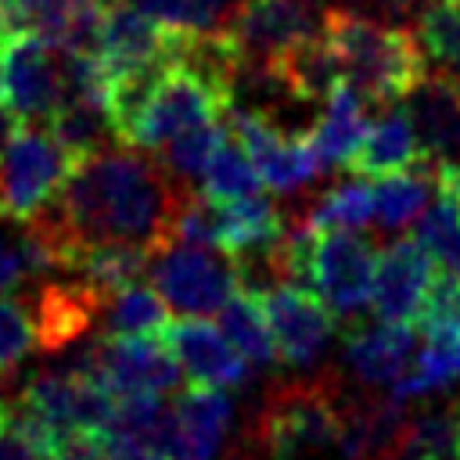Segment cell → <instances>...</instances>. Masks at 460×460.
Instances as JSON below:
<instances>
[{
    "mask_svg": "<svg viewBox=\"0 0 460 460\" xmlns=\"http://www.w3.org/2000/svg\"><path fill=\"white\" fill-rule=\"evenodd\" d=\"M431 288V259L417 237H395L374 259L370 309L377 320L417 323L424 295Z\"/></svg>",
    "mask_w": 460,
    "mask_h": 460,
    "instance_id": "obj_13",
    "label": "cell"
},
{
    "mask_svg": "<svg viewBox=\"0 0 460 460\" xmlns=\"http://www.w3.org/2000/svg\"><path fill=\"white\" fill-rule=\"evenodd\" d=\"M0 97L22 115V122H47L61 101V47L32 29L7 32Z\"/></svg>",
    "mask_w": 460,
    "mask_h": 460,
    "instance_id": "obj_9",
    "label": "cell"
},
{
    "mask_svg": "<svg viewBox=\"0 0 460 460\" xmlns=\"http://www.w3.org/2000/svg\"><path fill=\"white\" fill-rule=\"evenodd\" d=\"M126 4L151 14L158 25L176 29V32H190V36L216 32L226 22V14L234 11L230 0H126Z\"/></svg>",
    "mask_w": 460,
    "mask_h": 460,
    "instance_id": "obj_29",
    "label": "cell"
},
{
    "mask_svg": "<svg viewBox=\"0 0 460 460\" xmlns=\"http://www.w3.org/2000/svg\"><path fill=\"white\" fill-rule=\"evenodd\" d=\"M187 194L165 162L119 140L83 158L58 198L29 223L54 252L58 270H72L75 255L101 241H133L151 252L165 248Z\"/></svg>",
    "mask_w": 460,
    "mask_h": 460,
    "instance_id": "obj_1",
    "label": "cell"
},
{
    "mask_svg": "<svg viewBox=\"0 0 460 460\" xmlns=\"http://www.w3.org/2000/svg\"><path fill=\"white\" fill-rule=\"evenodd\" d=\"M388 460H460V410H424L406 420Z\"/></svg>",
    "mask_w": 460,
    "mask_h": 460,
    "instance_id": "obj_24",
    "label": "cell"
},
{
    "mask_svg": "<svg viewBox=\"0 0 460 460\" xmlns=\"http://www.w3.org/2000/svg\"><path fill=\"white\" fill-rule=\"evenodd\" d=\"M79 162L50 133V126H22L0 151V216L29 223L43 212Z\"/></svg>",
    "mask_w": 460,
    "mask_h": 460,
    "instance_id": "obj_4",
    "label": "cell"
},
{
    "mask_svg": "<svg viewBox=\"0 0 460 460\" xmlns=\"http://www.w3.org/2000/svg\"><path fill=\"white\" fill-rule=\"evenodd\" d=\"M374 259V244L359 230H320L309 288L334 309V316H356L370 305Z\"/></svg>",
    "mask_w": 460,
    "mask_h": 460,
    "instance_id": "obj_10",
    "label": "cell"
},
{
    "mask_svg": "<svg viewBox=\"0 0 460 460\" xmlns=\"http://www.w3.org/2000/svg\"><path fill=\"white\" fill-rule=\"evenodd\" d=\"M367 133V111H363V97L341 83L331 97H327V108L323 115L313 122L309 129V140H313V151L320 158L323 169H345L352 151L359 147Z\"/></svg>",
    "mask_w": 460,
    "mask_h": 460,
    "instance_id": "obj_19",
    "label": "cell"
},
{
    "mask_svg": "<svg viewBox=\"0 0 460 460\" xmlns=\"http://www.w3.org/2000/svg\"><path fill=\"white\" fill-rule=\"evenodd\" d=\"M255 295L270 320L280 363L295 370H309L331 349V338L338 331L334 309L313 288L295 284V280H277Z\"/></svg>",
    "mask_w": 460,
    "mask_h": 460,
    "instance_id": "obj_6",
    "label": "cell"
},
{
    "mask_svg": "<svg viewBox=\"0 0 460 460\" xmlns=\"http://www.w3.org/2000/svg\"><path fill=\"white\" fill-rule=\"evenodd\" d=\"M320 18L323 11L316 0H241L226 14L219 32L230 40L244 72V68H262L288 43L316 32Z\"/></svg>",
    "mask_w": 460,
    "mask_h": 460,
    "instance_id": "obj_7",
    "label": "cell"
},
{
    "mask_svg": "<svg viewBox=\"0 0 460 460\" xmlns=\"http://www.w3.org/2000/svg\"><path fill=\"white\" fill-rule=\"evenodd\" d=\"M417 241L438 273L460 277V198L435 180V201L417 219Z\"/></svg>",
    "mask_w": 460,
    "mask_h": 460,
    "instance_id": "obj_26",
    "label": "cell"
},
{
    "mask_svg": "<svg viewBox=\"0 0 460 460\" xmlns=\"http://www.w3.org/2000/svg\"><path fill=\"white\" fill-rule=\"evenodd\" d=\"M234 424V399L226 388L194 385L172 399V420L162 453L172 460H219Z\"/></svg>",
    "mask_w": 460,
    "mask_h": 460,
    "instance_id": "obj_12",
    "label": "cell"
},
{
    "mask_svg": "<svg viewBox=\"0 0 460 460\" xmlns=\"http://www.w3.org/2000/svg\"><path fill=\"white\" fill-rule=\"evenodd\" d=\"M219 327L223 334L230 338V345L252 363V367H277L280 363V352H277V341H273V331H270V320L262 313V302L255 291L241 288L234 291L223 309H219Z\"/></svg>",
    "mask_w": 460,
    "mask_h": 460,
    "instance_id": "obj_21",
    "label": "cell"
},
{
    "mask_svg": "<svg viewBox=\"0 0 460 460\" xmlns=\"http://www.w3.org/2000/svg\"><path fill=\"white\" fill-rule=\"evenodd\" d=\"M104 334H162L169 323V302L158 295L155 284H126L108 295L101 309Z\"/></svg>",
    "mask_w": 460,
    "mask_h": 460,
    "instance_id": "obj_25",
    "label": "cell"
},
{
    "mask_svg": "<svg viewBox=\"0 0 460 460\" xmlns=\"http://www.w3.org/2000/svg\"><path fill=\"white\" fill-rule=\"evenodd\" d=\"M4 43H7V29L0 25V65H4Z\"/></svg>",
    "mask_w": 460,
    "mask_h": 460,
    "instance_id": "obj_35",
    "label": "cell"
},
{
    "mask_svg": "<svg viewBox=\"0 0 460 460\" xmlns=\"http://www.w3.org/2000/svg\"><path fill=\"white\" fill-rule=\"evenodd\" d=\"M151 255H155L151 248L133 244V241H101V244L83 248L68 273L83 277L90 288H97L108 298L119 288L140 280V273L151 266Z\"/></svg>",
    "mask_w": 460,
    "mask_h": 460,
    "instance_id": "obj_22",
    "label": "cell"
},
{
    "mask_svg": "<svg viewBox=\"0 0 460 460\" xmlns=\"http://www.w3.org/2000/svg\"><path fill=\"white\" fill-rule=\"evenodd\" d=\"M262 72L270 75V83L298 101H327L341 83V61L338 50L331 47V40L316 29L295 43H288L277 58H270L262 65Z\"/></svg>",
    "mask_w": 460,
    "mask_h": 460,
    "instance_id": "obj_15",
    "label": "cell"
},
{
    "mask_svg": "<svg viewBox=\"0 0 460 460\" xmlns=\"http://www.w3.org/2000/svg\"><path fill=\"white\" fill-rule=\"evenodd\" d=\"M151 284L180 316H208L244 288V277L234 255L223 259L216 255V248L169 241L151 255Z\"/></svg>",
    "mask_w": 460,
    "mask_h": 460,
    "instance_id": "obj_5",
    "label": "cell"
},
{
    "mask_svg": "<svg viewBox=\"0 0 460 460\" xmlns=\"http://www.w3.org/2000/svg\"><path fill=\"white\" fill-rule=\"evenodd\" d=\"M226 133H230V126H223L219 119L183 129L180 137H172V140L162 147V162H165V169H169L172 176H180V180H194V176H201L205 165H208V158L216 155V147L226 140Z\"/></svg>",
    "mask_w": 460,
    "mask_h": 460,
    "instance_id": "obj_30",
    "label": "cell"
},
{
    "mask_svg": "<svg viewBox=\"0 0 460 460\" xmlns=\"http://www.w3.org/2000/svg\"><path fill=\"white\" fill-rule=\"evenodd\" d=\"M320 32L338 50L345 83L367 104L385 108L406 101L428 79L417 32L406 25H392L352 7H323Z\"/></svg>",
    "mask_w": 460,
    "mask_h": 460,
    "instance_id": "obj_2",
    "label": "cell"
},
{
    "mask_svg": "<svg viewBox=\"0 0 460 460\" xmlns=\"http://www.w3.org/2000/svg\"><path fill=\"white\" fill-rule=\"evenodd\" d=\"M226 115H230L226 126L244 144V151L252 155V162L262 176V187H270L277 194H295L323 172L309 133H284L255 108H234L230 104Z\"/></svg>",
    "mask_w": 460,
    "mask_h": 460,
    "instance_id": "obj_8",
    "label": "cell"
},
{
    "mask_svg": "<svg viewBox=\"0 0 460 460\" xmlns=\"http://www.w3.org/2000/svg\"><path fill=\"white\" fill-rule=\"evenodd\" d=\"M424 158L428 155H424V144L417 137V126H413L410 111L395 108L385 119H377L374 126H367V133H363V140L352 151V158H349L345 169L356 172V176L377 180V176L410 169V165H417Z\"/></svg>",
    "mask_w": 460,
    "mask_h": 460,
    "instance_id": "obj_17",
    "label": "cell"
},
{
    "mask_svg": "<svg viewBox=\"0 0 460 460\" xmlns=\"http://www.w3.org/2000/svg\"><path fill=\"white\" fill-rule=\"evenodd\" d=\"M417 327L424 338H460V277L438 273V280H431Z\"/></svg>",
    "mask_w": 460,
    "mask_h": 460,
    "instance_id": "obj_31",
    "label": "cell"
},
{
    "mask_svg": "<svg viewBox=\"0 0 460 460\" xmlns=\"http://www.w3.org/2000/svg\"><path fill=\"white\" fill-rule=\"evenodd\" d=\"M40 349L32 313L22 298L0 295V370H14L25 356Z\"/></svg>",
    "mask_w": 460,
    "mask_h": 460,
    "instance_id": "obj_32",
    "label": "cell"
},
{
    "mask_svg": "<svg viewBox=\"0 0 460 460\" xmlns=\"http://www.w3.org/2000/svg\"><path fill=\"white\" fill-rule=\"evenodd\" d=\"M413 363V323L377 320L345 331V367L370 388H392Z\"/></svg>",
    "mask_w": 460,
    "mask_h": 460,
    "instance_id": "obj_16",
    "label": "cell"
},
{
    "mask_svg": "<svg viewBox=\"0 0 460 460\" xmlns=\"http://www.w3.org/2000/svg\"><path fill=\"white\" fill-rule=\"evenodd\" d=\"M262 190V176L252 162V155L244 151V144L226 133V140L216 147V155L208 158L205 172H201V194L216 198V201H234V198H248Z\"/></svg>",
    "mask_w": 460,
    "mask_h": 460,
    "instance_id": "obj_28",
    "label": "cell"
},
{
    "mask_svg": "<svg viewBox=\"0 0 460 460\" xmlns=\"http://www.w3.org/2000/svg\"><path fill=\"white\" fill-rule=\"evenodd\" d=\"M413 32L424 50L428 75H442L460 86V0H431Z\"/></svg>",
    "mask_w": 460,
    "mask_h": 460,
    "instance_id": "obj_23",
    "label": "cell"
},
{
    "mask_svg": "<svg viewBox=\"0 0 460 460\" xmlns=\"http://www.w3.org/2000/svg\"><path fill=\"white\" fill-rule=\"evenodd\" d=\"M305 219L316 230H363L374 219V187L367 183V176L352 172V180H341L331 190L316 194Z\"/></svg>",
    "mask_w": 460,
    "mask_h": 460,
    "instance_id": "obj_27",
    "label": "cell"
},
{
    "mask_svg": "<svg viewBox=\"0 0 460 460\" xmlns=\"http://www.w3.org/2000/svg\"><path fill=\"white\" fill-rule=\"evenodd\" d=\"M22 302L32 313L40 349L58 352V349H72L79 338L90 334V327H93V320H101V309L108 298L97 288H90L83 277H75V280H43L40 277L29 288H22Z\"/></svg>",
    "mask_w": 460,
    "mask_h": 460,
    "instance_id": "obj_11",
    "label": "cell"
},
{
    "mask_svg": "<svg viewBox=\"0 0 460 460\" xmlns=\"http://www.w3.org/2000/svg\"><path fill=\"white\" fill-rule=\"evenodd\" d=\"M165 349L176 356L180 370L194 385H216V388H237L248 381V359L230 345L223 327H212L201 316L169 320L162 331Z\"/></svg>",
    "mask_w": 460,
    "mask_h": 460,
    "instance_id": "obj_14",
    "label": "cell"
},
{
    "mask_svg": "<svg viewBox=\"0 0 460 460\" xmlns=\"http://www.w3.org/2000/svg\"><path fill=\"white\" fill-rule=\"evenodd\" d=\"M341 399L338 377L277 385L255 417L259 449L270 460H320L327 449H338Z\"/></svg>",
    "mask_w": 460,
    "mask_h": 460,
    "instance_id": "obj_3",
    "label": "cell"
},
{
    "mask_svg": "<svg viewBox=\"0 0 460 460\" xmlns=\"http://www.w3.org/2000/svg\"><path fill=\"white\" fill-rule=\"evenodd\" d=\"M0 460H40L32 453V446L11 428V420L4 417V410H0Z\"/></svg>",
    "mask_w": 460,
    "mask_h": 460,
    "instance_id": "obj_34",
    "label": "cell"
},
{
    "mask_svg": "<svg viewBox=\"0 0 460 460\" xmlns=\"http://www.w3.org/2000/svg\"><path fill=\"white\" fill-rule=\"evenodd\" d=\"M431 187H435V158H424L410 169L377 176V183H374V223L381 230L410 226L428 208Z\"/></svg>",
    "mask_w": 460,
    "mask_h": 460,
    "instance_id": "obj_20",
    "label": "cell"
},
{
    "mask_svg": "<svg viewBox=\"0 0 460 460\" xmlns=\"http://www.w3.org/2000/svg\"><path fill=\"white\" fill-rule=\"evenodd\" d=\"M104 460H172V456H165L162 449H155L147 442H137V438L104 435Z\"/></svg>",
    "mask_w": 460,
    "mask_h": 460,
    "instance_id": "obj_33",
    "label": "cell"
},
{
    "mask_svg": "<svg viewBox=\"0 0 460 460\" xmlns=\"http://www.w3.org/2000/svg\"><path fill=\"white\" fill-rule=\"evenodd\" d=\"M410 119L417 126V137L424 144V155L435 162H460V86L428 75L410 93Z\"/></svg>",
    "mask_w": 460,
    "mask_h": 460,
    "instance_id": "obj_18",
    "label": "cell"
}]
</instances>
